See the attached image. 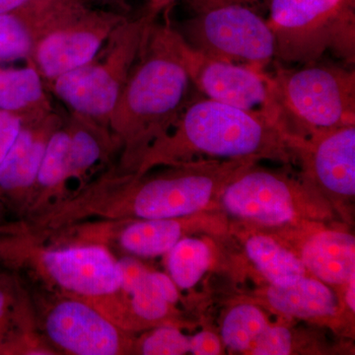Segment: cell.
I'll use <instances>...</instances> for the list:
<instances>
[{"label":"cell","instance_id":"1","mask_svg":"<svg viewBox=\"0 0 355 355\" xmlns=\"http://www.w3.org/2000/svg\"><path fill=\"white\" fill-rule=\"evenodd\" d=\"M154 19L111 114L108 125L125 144L128 165H140L154 142L176 125L191 98V77L181 53L182 36Z\"/></svg>","mask_w":355,"mask_h":355},{"label":"cell","instance_id":"2","mask_svg":"<svg viewBox=\"0 0 355 355\" xmlns=\"http://www.w3.org/2000/svg\"><path fill=\"white\" fill-rule=\"evenodd\" d=\"M173 128L174 132L147 150L140 173L154 165L181 164L202 156L286 163L294 157L286 130L275 121L207 98L193 100Z\"/></svg>","mask_w":355,"mask_h":355},{"label":"cell","instance_id":"3","mask_svg":"<svg viewBox=\"0 0 355 355\" xmlns=\"http://www.w3.org/2000/svg\"><path fill=\"white\" fill-rule=\"evenodd\" d=\"M158 16L147 10L135 19L128 18L114 30L90 62L58 76L46 86L70 113L108 125L147 27Z\"/></svg>","mask_w":355,"mask_h":355},{"label":"cell","instance_id":"4","mask_svg":"<svg viewBox=\"0 0 355 355\" xmlns=\"http://www.w3.org/2000/svg\"><path fill=\"white\" fill-rule=\"evenodd\" d=\"M275 58L310 64L327 51L354 64V0H270Z\"/></svg>","mask_w":355,"mask_h":355},{"label":"cell","instance_id":"5","mask_svg":"<svg viewBox=\"0 0 355 355\" xmlns=\"http://www.w3.org/2000/svg\"><path fill=\"white\" fill-rule=\"evenodd\" d=\"M305 65L298 69L277 65L270 74L287 132L307 135L355 125L354 70L318 62Z\"/></svg>","mask_w":355,"mask_h":355},{"label":"cell","instance_id":"6","mask_svg":"<svg viewBox=\"0 0 355 355\" xmlns=\"http://www.w3.org/2000/svg\"><path fill=\"white\" fill-rule=\"evenodd\" d=\"M252 160H200L181 163L140 184L132 210L142 219H177L197 214L209 205Z\"/></svg>","mask_w":355,"mask_h":355},{"label":"cell","instance_id":"7","mask_svg":"<svg viewBox=\"0 0 355 355\" xmlns=\"http://www.w3.org/2000/svg\"><path fill=\"white\" fill-rule=\"evenodd\" d=\"M179 33L191 49L205 57L259 71H265L277 53L275 35L268 21L245 6L219 7L196 14Z\"/></svg>","mask_w":355,"mask_h":355},{"label":"cell","instance_id":"8","mask_svg":"<svg viewBox=\"0 0 355 355\" xmlns=\"http://www.w3.org/2000/svg\"><path fill=\"white\" fill-rule=\"evenodd\" d=\"M181 53L191 83L207 99L265 116L286 128L270 74L205 57L191 49L183 37Z\"/></svg>","mask_w":355,"mask_h":355},{"label":"cell","instance_id":"9","mask_svg":"<svg viewBox=\"0 0 355 355\" xmlns=\"http://www.w3.org/2000/svg\"><path fill=\"white\" fill-rule=\"evenodd\" d=\"M128 19L123 14L90 7L39 40L28 62L36 67L46 86L90 62L114 30Z\"/></svg>","mask_w":355,"mask_h":355},{"label":"cell","instance_id":"10","mask_svg":"<svg viewBox=\"0 0 355 355\" xmlns=\"http://www.w3.org/2000/svg\"><path fill=\"white\" fill-rule=\"evenodd\" d=\"M302 193V187L289 178L252 165L233 178L219 196L224 209L232 216L280 226L295 220L296 200Z\"/></svg>","mask_w":355,"mask_h":355},{"label":"cell","instance_id":"11","mask_svg":"<svg viewBox=\"0 0 355 355\" xmlns=\"http://www.w3.org/2000/svg\"><path fill=\"white\" fill-rule=\"evenodd\" d=\"M286 137L310 182L336 197H354L355 125Z\"/></svg>","mask_w":355,"mask_h":355},{"label":"cell","instance_id":"12","mask_svg":"<svg viewBox=\"0 0 355 355\" xmlns=\"http://www.w3.org/2000/svg\"><path fill=\"white\" fill-rule=\"evenodd\" d=\"M44 268L58 286L90 297H104L120 291V263L106 248L79 246L51 250L42 257Z\"/></svg>","mask_w":355,"mask_h":355},{"label":"cell","instance_id":"13","mask_svg":"<svg viewBox=\"0 0 355 355\" xmlns=\"http://www.w3.org/2000/svg\"><path fill=\"white\" fill-rule=\"evenodd\" d=\"M46 330L55 345L74 354L114 355L123 349L118 328L80 301L58 303L46 318Z\"/></svg>","mask_w":355,"mask_h":355},{"label":"cell","instance_id":"14","mask_svg":"<svg viewBox=\"0 0 355 355\" xmlns=\"http://www.w3.org/2000/svg\"><path fill=\"white\" fill-rule=\"evenodd\" d=\"M57 111L42 120L23 123L15 141L0 163V189L15 191L36 183L48 140L62 125Z\"/></svg>","mask_w":355,"mask_h":355},{"label":"cell","instance_id":"15","mask_svg":"<svg viewBox=\"0 0 355 355\" xmlns=\"http://www.w3.org/2000/svg\"><path fill=\"white\" fill-rule=\"evenodd\" d=\"M300 260L324 284H345L355 275L354 236L336 230L312 235L303 245Z\"/></svg>","mask_w":355,"mask_h":355},{"label":"cell","instance_id":"16","mask_svg":"<svg viewBox=\"0 0 355 355\" xmlns=\"http://www.w3.org/2000/svg\"><path fill=\"white\" fill-rule=\"evenodd\" d=\"M121 268V289L130 295L133 312L146 321H157L169 312L170 305L179 298L177 286L167 275L147 272L137 261H119Z\"/></svg>","mask_w":355,"mask_h":355},{"label":"cell","instance_id":"17","mask_svg":"<svg viewBox=\"0 0 355 355\" xmlns=\"http://www.w3.org/2000/svg\"><path fill=\"white\" fill-rule=\"evenodd\" d=\"M0 110L19 116L23 123L55 111L43 77L31 62L19 69L0 67Z\"/></svg>","mask_w":355,"mask_h":355},{"label":"cell","instance_id":"18","mask_svg":"<svg viewBox=\"0 0 355 355\" xmlns=\"http://www.w3.org/2000/svg\"><path fill=\"white\" fill-rule=\"evenodd\" d=\"M266 299L273 309L297 318L333 316L340 307L338 296L330 287L306 275L291 286H270Z\"/></svg>","mask_w":355,"mask_h":355},{"label":"cell","instance_id":"19","mask_svg":"<svg viewBox=\"0 0 355 355\" xmlns=\"http://www.w3.org/2000/svg\"><path fill=\"white\" fill-rule=\"evenodd\" d=\"M245 249L257 270L272 286H291L307 272L300 258L268 236H252Z\"/></svg>","mask_w":355,"mask_h":355},{"label":"cell","instance_id":"20","mask_svg":"<svg viewBox=\"0 0 355 355\" xmlns=\"http://www.w3.org/2000/svg\"><path fill=\"white\" fill-rule=\"evenodd\" d=\"M183 229L176 219H144L121 232L120 243L135 256L156 257L168 253L182 238Z\"/></svg>","mask_w":355,"mask_h":355},{"label":"cell","instance_id":"21","mask_svg":"<svg viewBox=\"0 0 355 355\" xmlns=\"http://www.w3.org/2000/svg\"><path fill=\"white\" fill-rule=\"evenodd\" d=\"M210 258L207 243L196 238H181L168 252L170 277L180 288L190 289L209 270Z\"/></svg>","mask_w":355,"mask_h":355},{"label":"cell","instance_id":"22","mask_svg":"<svg viewBox=\"0 0 355 355\" xmlns=\"http://www.w3.org/2000/svg\"><path fill=\"white\" fill-rule=\"evenodd\" d=\"M268 326L265 315L256 306H235L222 324V342L231 350L244 352L252 347Z\"/></svg>","mask_w":355,"mask_h":355},{"label":"cell","instance_id":"23","mask_svg":"<svg viewBox=\"0 0 355 355\" xmlns=\"http://www.w3.org/2000/svg\"><path fill=\"white\" fill-rule=\"evenodd\" d=\"M35 44L31 28L19 10L0 13V64L28 62Z\"/></svg>","mask_w":355,"mask_h":355},{"label":"cell","instance_id":"24","mask_svg":"<svg viewBox=\"0 0 355 355\" xmlns=\"http://www.w3.org/2000/svg\"><path fill=\"white\" fill-rule=\"evenodd\" d=\"M70 135L67 125L62 123L46 144L40 166L37 183L44 188H55L69 178Z\"/></svg>","mask_w":355,"mask_h":355},{"label":"cell","instance_id":"25","mask_svg":"<svg viewBox=\"0 0 355 355\" xmlns=\"http://www.w3.org/2000/svg\"><path fill=\"white\" fill-rule=\"evenodd\" d=\"M188 352L190 338L172 327L157 329L141 345V354L146 355H181Z\"/></svg>","mask_w":355,"mask_h":355},{"label":"cell","instance_id":"26","mask_svg":"<svg viewBox=\"0 0 355 355\" xmlns=\"http://www.w3.org/2000/svg\"><path fill=\"white\" fill-rule=\"evenodd\" d=\"M292 335L284 326H268L252 345L256 355H286L291 352Z\"/></svg>","mask_w":355,"mask_h":355},{"label":"cell","instance_id":"27","mask_svg":"<svg viewBox=\"0 0 355 355\" xmlns=\"http://www.w3.org/2000/svg\"><path fill=\"white\" fill-rule=\"evenodd\" d=\"M22 125L19 116L0 110V163L12 146Z\"/></svg>","mask_w":355,"mask_h":355},{"label":"cell","instance_id":"28","mask_svg":"<svg viewBox=\"0 0 355 355\" xmlns=\"http://www.w3.org/2000/svg\"><path fill=\"white\" fill-rule=\"evenodd\" d=\"M221 343L216 334L200 331L190 338V352L196 355H216L220 354Z\"/></svg>","mask_w":355,"mask_h":355},{"label":"cell","instance_id":"29","mask_svg":"<svg viewBox=\"0 0 355 355\" xmlns=\"http://www.w3.org/2000/svg\"><path fill=\"white\" fill-rule=\"evenodd\" d=\"M259 0H186L187 4L196 14L205 12L211 9L230 6H246Z\"/></svg>","mask_w":355,"mask_h":355},{"label":"cell","instance_id":"30","mask_svg":"<svg viewBox=\"0 0 355 355\" xmlns=\"http://www.w3.org/2000/svg\"><path fill=\"white\" fill-rule=\"evenodd\" d=\"M85 1L89 6L95 7V8L119 13L116 7L120 6L125 0H85Z\"/></svg>","mask_w":355,"mask_h":355},{"label":"cell","instance_id":"31","mask_svg":"<svg viewBox=\"0 0 355 355\" xmlns=\"http://www.w3.org/2000/svg\"><path fill=\"white\" fill-rule=\"evenodd\" d=\"M175 1L176 0H150L148 10L153 11V12L157 14V15L164 12L165 17H168L169 9L171 8Z\"/></svg>","mask_w":355,"mask_h":355},{"label":"cell","instance_id":"32","mask_svg":"<svg viewBox=\"0 0 355 355\" xmlns=\"http://www.w3.org/2000/svg\"><path fill=\"white\" fill-rule=\"evenodd\" d=\"M31 0H0V13L13 12Z\"/></svg>","mask_w":355,"mask_h":355},{"label":"cell","instance_id":"33","mask_svg":"<svg viewBox=\"0 0 355 355\" xmlns=\"http://www.w3.org/2000/svg\"><path fill=\"white\" fill-rule=\"evenodd\" d=\"M347 289L345 293V301L352 312L355 311V275L350 277L349 282H347Z\"/></svg>","mask_w":355,"mask_h":355},{"label":"cell","instance_id":"34","mask_svg":"<svg viewBox=\"0 0 355 355\" xmlns=\"http://www.w3.org/2000/svg\"><path fill=\"white\" fill-rule=\"evenodd\" d=\"M6 308V298L3 292L0 289V323H1L2 318L4 316Z\"/></svg>","mask_w":355,"mask_h":355}]
</instances>
